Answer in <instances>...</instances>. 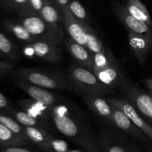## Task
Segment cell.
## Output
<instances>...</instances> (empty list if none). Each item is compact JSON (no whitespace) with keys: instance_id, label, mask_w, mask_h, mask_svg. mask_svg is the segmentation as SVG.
Instances as JSON below:
<instances>
[{"instance_id":"obj_1","label":"cell","mask_w":152,"mask_h":152,"mask_svg":"<svg viewBox=\"0 0 152 152\" xmlns=\"http://www.w3.org/2000/svg\"><path fill=\"white\" fill-rule=\"evenodd\" d=\"M52 125L59 132L90 152H101L99 142H96L74 116L65 104L50 107Z\"/></svg>"},{"instance_id":"obj_2","label":"cell","mask_w":152,"mask_h":152,"mask_svg":"<svg viewBox=\"0 0 152 152\" xmlns=\"http://www.w3.org/2000/svg\"><path fill=\"white\" fill-rule=\"evenodd\" d=\"M16 79L47 89L72 91L73 81L68 72L39 68H21L13 72Z\"/></svg>"},{"instance_id":"obj_3","label":"cell","mask_w":152,"mask_h":152,"mask_svg":"<svg viewBox=\"0 0 152 152\" xmlns=\"http://www.w3.org/2000/svg\"><path fill=\"white\" fill-rule=\"evenodd\" d=\"M69 74L74 84V90L78 95H105L111 93L113 89L102 83L92 70L74 64L68 68Z\"/></svg>"},{"instance_id":"obj_4","label":"cell","mask_w":152,"mask_h":152,"mask_svg":"<svg viewBox=\"0 0 152 152\" xmlns=\"http://www.w3.org/2000/svg\"><path fill=\"white\" fill-rule=\"evenodd\" d=\"M94 61L93 70L99 80L108 87L119 88L125 79L117 61H113L106 55H95L92 56Z\"/></svg>"},{"instance_id":"obj_5","label":"cell","mask_w":152,"mask_h":152,"mask_svg":"<svg viewBox=\"0 0 152 152\" xmlns=\"http://www.w3.org/2000/svg\"><path fill=\"white\" fill-rule=\"evenodd\" d=\"M19 22L23 25L33 36L38 39L39 41L59 46L62 40H64V31L56 29L53 25L45 21L39 15L20 17Z\"/></svg>"},{"instance_id":"obj_6","label":"cell","mask_w":152,"mask_h":152,"mask_svg":"<svg viewBox=\"0 0 152 152\" xmlns=\"http://www.w3.org/2000/svg\"><path fill=\"white\" fill-rule=\"evenodd\" d=\"M128 100L140 114L152 126V95L134 86L126 77L120 87Z\"/></svg>"},{"instance_id":"obj_7","label":"cell","mask_w":152,"mask_h":152,"mask_svg":"<svg viewBox=\"0 0 152 152\" xmlns=\"http://www.w3.org/2000/svg\"><path fill=\"white\" fill-rule=\"evenodd\" d=\"M22 52L30 59H39L52 63H59L62 58V50L59 46L42 41L26 43Z\"/></svg>"},{"instance_id":"obj_8","label":"cell","mask_w":152,"mask_h":152,"mask_svg":"<svg viewBox=\"0 0 152 152\" xmlns=\"http://www.w3.org/2000/svg\"><path fill=\"white\" fill-rule=\"evenodd\" d=\"M112 8L117 17L120 19L126 29L131 30L143 36L149 43L151 51H152V27L131 16L128 13L126 6L120 3L117 1L114 2Z\"/></svg>"},{"instance_id":"obj_9","label":"cell","mask_w":152,"mask_h":152,"mask_svg":"<svg viewBox=\"0 0 152 152\" xmlns=\"http://www.w3.org/2000/svg\"><path fill=\"white\" fill-rule=\"evenodd\" d=\"M14 83L19 89L23 90L31 98L47 106L51 107V106L63 104L65 102V100L62 97L55 92H51L49 89L40 87L37 85L19 79H16Z\"/></svg>"},{"instance_id":"obj_10","label":"cell","mask_w":152,"mask_h":152,"mask_svg":"<svg viewBox=\"0 0 152 152\" xmlns=\"http://www.w3.org/2000/svg\"><path fill=\"white\" fill-rule=\"evenodd\" d=\"M107 101L111 105L115 106L124 112L128 117L133 122V123L141 130L149 140L152 142V126L148 123L146 120L141 116L139 112L134 107V106L126 98H106Z\"/></svg>"},{"instance_id":"obj_11","label":"cell","mask_w":152,"mask_h":152,"mask_svg":"<svg viewBox=\"0 0 152 152\" xmlns=\"http://www.w3.org/2000/svg\"><path fill=\"white\" fill-rule=\"evenodd\" d=\"M62 13L63 26L70 38L87 49V35L80 21L71 13L68 6L62 9Z\"/></svg>"},{"instance_id":"obj_12","label":"cell","mask_w":152,"mask_h":152,"mask_svg":"<svg viewBox=\"0 0 152 152\" xmlns=\"http://www.w3.org/2000/svg\"><path fill=\"white\" fill-rule=\"evenodd\" d=\"M111 106L112 107V120L114 127L130 134L137 139L142 142H148L149 139L148 137L133 123L124 112L115 106Z\"/></svg>"},{"instance_id":"obj_13","label":"cell","mask_w":152,"mask_h":152,"mask_svg":"<svg viewBox=\"0 0 152 152\" xmlns=\"http://www.w3.org/2000/svg\"><path fill=\"white\" fill-rule=\"evenodd\" d=\"M82 98L88 107L96 116H99L104 122H108V125H113L112 107L107 101L106 98L99 95H82Z\"/></svg>"},{"instance_id":"obj_14","label":"cell","mask_w":152,"mask_h":152,"mask_svg":"<svg viewBox=\"0 0 152 152\" xmlns=\"http://www.w3.org/2000/svg\"><path fill=\"white\" fill-rule=\"evenodd\" d=\"M21 110H24L33 117L42 121L46 125L52 123L50 116V106H47L33 98L22 99L18 101Z\"/></svg>"},{"instance_id":"obj_15","label":"cell","mask_w":152,"mask_h":152,"mask_svg":"<svg viewBox=\"0 0 152 152\" xmlns=\"http://www.w3.org/2000/svg\"><path fill=\"white\" fill-rule=\"evenodd\" d=\"M127 32L131 49L134 54L138 63L140 65H144L151 51L149 43L141 34L131 30H127Z\"/></svg>"},{"instance_id":"obj_16","label":"cell","mask_w":152,"mask_h":152,"mask_svg":"<svg viewBox=\"0 0 152 152\" xmlns=\"http://www.w3.org/2000/svg\"><path fill=\"white\" fill-rule=\"evenodd\" d=\"M65 48L78 65L93 70L94 61L88 49L70 37L64 39Z\"/></svg>"},{"instance_id":"obj_17","label":"cell","mask_w":152,"mask_h":152,"mask_svg":"<svg viewBox=\"0 0 152 152\" xmlns=\"http://www.w3.org/2000/svg\"><path fill=\"white\" fill-rule=\"evenodd\" d=\"M80 22L86 32L88 39L87 49L91 57L95 55H106L113 61H117L112 52H110L107 47L104 46L102 41L96 33L95 30L87 22H82V21H80Z\"/></svg>"},{"instance_id":"obj_18","label":"cell","mask_w":152,"mask_h":152,"mask_svg":"<svg viewBox=\"0 0 152 152\" xmlns=\"http://www.w3.org/2000/svg\"><path fill=\"white\" fill-rule=\"evenodd\" d=\"M39 15L56 29L63 31L62 10L53 2V0H44V4Z\"/></svg>"},{"instance_id":"obj_19","label":"cell","mask_w":152,"mask_h":152,"mask_svg":"<svg viewBox=\"0 0 152 152\" xmlns=\"http://www.w3.org/2000/svg\"><path fill=\"white\" fill-rule=\"evenodd\" d=\"M125 6L131 16L152 27L151 15L146 6L140 0H128Z\"/></svg>"},{"instance_id":"obj_20","label":"cell","mask_w":152,"mask_h":152,"mask_svg":"<svg viewBox=\"0 0 152 152\" xmlns=\"http://www.w3.org/2000/svg\"><path fill=\"white\" fill-rule=\"evenodd\" d=\"M3 25L11 34H13L18 40L26 43L39 41L37 38L33 36L23 25L19 22H13L12 20H4Z\"/></svg>"},{"instance_id":"obj_21","label":"cell","mask_w":152,"mask_h":152,"mask_svg":"<svg viewBox=\"0 0 152 152\" xmlns=\"http://www.w3.org/2000/svg\"><path fill=\"white\" fill-rule=\"evenodd\" d=\"M25 131L30 142L39 149L42 148L52 137L44 128L41 127H25Z\"/></svg>"},{"instance_id":"obj_22","label":"cell","mask_w":152,"mask_h":152,"mask_svg":"<svg viewBox=\"0 0 152 152\" xmlns=\"http://www.w3.org/2000/svg\"><path fill=\"white\" fill-rule=\"evenodd\" d=\"M31 143L0 123V148L25 146Z\"/></svg>"},{"instance_id":"obj_23","label":"cell","mask_w":152,"mask_h":152,"mask_svg":"<svg viewBox=\"0 0 152 152\" xmlns=\"http://www.w3.org/2000/svg\"><path fill=\"white\" fill-rule=\"evenodd\" d=\"M7 115L13 117L19 124L24 127H41V128H47L48 125H46L42 121L33 117L25 111L22 110H16L11 108L7 112H4Z\"/></svg>"},{"instance_id":"obj_24","label":"cell","mask_w":152,"mask_h":152,"mask_svg":"<svg viewBox=\"0 0 152 152\" xmlns=\"http://www.w3.org/2000/svg\"><path fill=\"white\" fill-rule=\"evenodd\" d=\"M99 143L101 152H132V147L125 146L107 134L101 136Z\"/></svg>"},{"instance_id":"obj_25","label":"cell","mask_w":152,"mask_h":152,"mask_svg":"<svg viewBox=\"0 0 152 152\" xmlns=\"http://www.w3.org/2000/svg\"><path fill=\"white\" fill-rule=\"evenodd\" d=\"M0 123L2 124L5 127H7L8 129L13 131L16 135L19 136L22 138L30 142L28 139L27 138L25 131V127L21 125V124H19L17 121L15 120L13 117L7 115V113L0 111Z\"/></svg>"},{"instance_id":"obj_26","label":"cell","mask_w":152,"mask_h":152,"mask_svg":"<svg viewBox=\"0 0 152 152\" xmlns=\"http://www.w3.org/2000/svg\"><path fill=\"white\" fill-rule=\"evenodd\" d=\"M0 52L13 60H18L20 56L18 48L1 32H0Z\"/></svg>"},{"instance_id":"obj_27","label":"cell","mask_w":152,"mask_h":152,"mask_svg":"<svg viewBox=\"0 0 152 152\" xmlns=\"http://www.w3.org/2000/svg\"><path fill=\"white\" fill-rule=\"evenodd\" d=\"M41 150L45 152H68L69 147L66 141L52 137Z\"/></svg>"},{"instance_id":"obj_28","label":"cell","mask_w":152,"mask_h":152,"mask_svg":"<svg viewBox=\"0 0 152 152\" xmlns=\"http://www.w3.org/2000/svg\"><path fill=\"white\" fill-rule=\"evenodd\" d=\"M71 13L78 20L88 23V16L83 4L77 0H69L68 5Z\"/></svg>"},{"instance_id":"obj_29","label":"cell","mask_w":152,"mask_h":152,"mask_svg":"<svg viewBox=\"0 0 152 152\" xmlns=\"http://www.w3.org/2000/svg\"><path fill=\"white\" fill-rule=\"evenodd\" d=\"M43 4H44V0H28L25 16L39 15L42 8Z\"/></svg>"},{"instance_id":"obj_30","label":"cell","mask_w":152,"mask_h":152,"mask_svg":"<svg viewBox=\"0 0 152 152\" xmlns=\"http://www.w3.org/2000/svg\"><path fill=\"white\" fill-rule=\"evenodd\" d=\"M28 0H12L13 12H16L20 17L26 15Z\"/></svg>"},{"instance_id":"obj_31","label":"cell","mask_w":152,"mask_h":152,"mask_svg":"<svg viewBox=\"0 0 152 152\" xmlns=\"http://www.w3.org/2000/svg\"><path fill=\"white\" fill-rule=\"evenodd\" d=\"M0 152H39L34 149L25 148L24 146H13V147L0 148Z\"/></svg>"},{"instance_id":"obj_32","label":"cell","mask_w":152,"mask_h":152,"mask_svg":"<svg viewBox=\"0 0 152 152\" xmlns=\"http://www.w3.org/2000/svg\"><path fill=\"white\" fill-rule=\"evenodd\" d=\"M12 107L10 106L9 100L1 92H0V110L7 112Z\"/></svg>"},{"instance_id":"obj_33","label":"cell","mask_w":152,"mask_h":152,"mask_svg":"<svg viewBox=\"0 0 152 152\" xmlns=\"http://www.w3.org/2000/svg\"><path fill=\"white\" fill-rule=\"evenodd\" d=\"M13 68V63L7 61H0V76L3 75Z\"/></svg>"},{"instance_id":"obj_34","label":"cell","mask_w":152,"mask_h":152,"mask_svg":"<svg viewBox=\"0 0 152 152\" xmlns=\"http://www.w3.org/2000/svg\"><path fill=\"white\" fill-rule=\"evenodd\" d=\"M53 2L62 10L64 7H67L69 3V0H53Z\"/></svg>"},{"instance_id":"obj_35","label":"cell","mask_w":152,"mask_h":152,"mask_svg":"<svg viewBox=\"0 0 152 152\" xmlns=\"http://www.w3.org/2000/svg\"><path fill=\"white\" fill-rule=\"evenodd\" d=\"M144 83L145 84L146 87L148 88V91L150 92V94L152 95V78L149 77V78H145L144 80Z\"/></svg>"},{"instance_id":"obj_36","label":"cell","mask_w":152,"mask_h":152,"mask_svg":"<svg viewBox=\"0 0 152 152\" xmlns=\"http://www.w3.org/2000/svg\"><path fill=\"white\" fill-rule=\"evenodd\" d=\"M7 9L10 11H13V6H12V0H1Z\"/></svg>"},{"instance_id":"obj_37","label":"cell","mask_w":152,"mask_h":152,"mask_svg":"<svg viewBox=\"0 0 152 152\" xmlns=\"http://www.w3.org/2000/svg\"><path fill=\"white\" fill-rule=\"evenodd\" d=\"M68 152H90V151H88L86 150H79V149H72V150H70L68 151Z\"/></svg>"},{"instance_id":"obj_38","label":"cell","mask_w":152,"mask_h":152,"mask_svg":"<svg viewBox=\"0 0 152 152\" xmlns=\"http://www.w3.org/2000/svg\"><path fill=\"white\" fill-rule=\"evenodd\" d=\"M132 152H140L137 148H136L135 147H132Z\"/></svg>"},{"instance_id":"obj_39","label":"cell","mask_w":152,"mask_h":152,"mask_svg":"<svg viewBox=\"0 0 152 152\" xmlns=\"http://www.w3.org/2000/svg\"><path fill=\"white\" fill-rule=\"evenodd\" d=\"M3 55H3V54H2V53H1V52H0V58H1V57H2V56H3Z\"/></svg>"},{"instance_id":"obj_40","label":"cell","mask_w":152,"mask_h":152,"mask_svg":"<svg viewBox=\"0 0 152 152\" xmlns=\"http://www.w3.org/2000/svg\"><path fill=\"white\" fill-rule=\"evenodd\" d=\"M149 152H152V148L151 149H150V151H149Z\"/></svg>"},{"instance_id":"obj_41","label":"cell","mask_w":152,"mask_h":152,"mask_svg":"<svg viewBox=\"0 0 152 152\" xmlns=\"http://www.w3.org/2000/svg\"><path fill=\"white\" fill-rule=\"evenodd\" d=\"M124 1H126V2H127V1H128V0H124Z\"/></svg>"}]
</instances>
